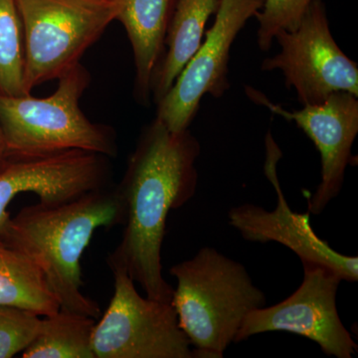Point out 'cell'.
Instances as JSON below:
<instances>
[{"label": "cell", "instance_id": "cell-10", "mask_svg": "<svg viewBox=\"0 0 358 358\" xmlns=\"http://www.w3.org/2000/svg\"><path fill=\"white\" fill-rule=\"evenodd\" d=\"M108 157L81 150L53 154L7 155L0 166V237L10 215L7 207L14 197L32 192L44 204H58L108 187Z\"/></svg>", "mask_w": 358, "mask_h": 358}, {"label": "cell", "instance_id": "cell-17", "mask_svg": "<svg viewBox=\"0 0 358 358\" xmlns=\"http://www.w3.org/2000/svg\"><path fill=\"white\" fill-rule=\"evenodd\" d=\"M30 94L25 86L22 23L16 0H0V96Z\"/></svg>", "mask_w": 358, "mask_h": 358}, {"label": "cell", "instance_id": "cell-9", "mask_svg": "<svg viewBox=\"0 0 358 358\" xmlns=\"http://www.w3.org/2000/svg\"><path fill=\"white\" fill-rule=\"evenodd\" d=\"M264 0H220L215 20L199 50L157 103L155 117L171 131L189 128L205 95L221 98L229 90L230 49L238 33L263 7Z\"/></svg>", "mask_w": 358, "mask_h": 358}, {"label": "cell", "instance_id": "cell-18", "mask_svg": "<svg viewBox=\"0 0 358 358\" xmlns=\"http://www.w3.org/2000/svg\"><path fill=\"white\" fill-rule=\"evenodd\" d=\"M313 0H264L263 7L256 13L259 27L257 43L261 51L270 50L275 34L294 32L300 25Z\"/></svg>", "mask_w": 358, "mask_h": 358}, {"label": "cell", "instance_id": "cell-8", "mask_svg": "<svg viewBox=\"0 0 358 358\" xmlns=\"http://www.w3.org/2000/svg\"><path fill=\"white\" fill-rule=\"evenodd\" d=\"M301 286L286 300L252 310L245 317L234 343L270 331H286L310 339L324 355L352 358L357 343L343 326L336 307L341 275L322 264L303 262Z\"/></svg>", "mask_w": 358, "mask_h": 358}, {"label": "cell", "instance_id": "cell-12", "mask_svg": "<svg viewBox=\"0 0 358 358\" xmlns=\"http://www.w3.org/2000/svg\"><path fill=\"white\" fill-rule=\"evenodd\" d=\"M246 93L273 114L296 122L315 143L320 155L322 178L308 200V211L315 215L322 213L341 193L346 169L353 159L352 145L358 134V96L338 92L317 105L288 110L275 105L255 89L247 87Z\"/></svg>", "mask_w": 358, "mask_h": 358}, {"label": "cell", "instance_id": "cell-4", "mask_svg": "<svg viewBox=\"0 0 358 358\" xmlns=\"http://www.w3.org/2000/svg\"><path fill=\"white\" fill-rule=\"evenodd\" d=\"M58 80L57 89L47 98L0 96V129L7 155L81 150L115 157L114 129L90 121L80 109V100L91 83L88 70L79 63Z\"/></svg>", "mask_w": 358, "mask_h": 358}, {"label": "cell", "instance_id": "cell-19", "mask_svg": "<svg viewBox=\"0 0 358 358\" xmlns=\"http://www.w3.org/2000/svg\"><path fill=\"white\" fill-rule=\"evenodd\" d=\"M41 320L31 310L0 306V358L24 352L38 334Z\"/></svg>", "mask_w": 358, "mask_h": 358}, {"label": "cell", "instance_id": "cell-3", "mask_svg": "<svg viewBox=\"0 0 358 358\" xmlns=\"http://www.w3.org/2000/svg\"><path fill=\"white\" fill-rule=\"evenodd\" d=\"M169 272L176 279L173 305L179 327L194 348V357H223L245 317L267 303L245 266L211 247Z\"/></svg>", "mask_w": 358, "mask_h": 358}, {"label": "cell", "instance_id": "cell-2", "mask_svg": "<svg viewBox=\"0 0 358 358\" xmlns=\"http://www.w3.org/2000/svg\"><path fill=\"white\" fill-rule=\"evenodd\" d=\"M124 217L117 187H106L62 203L24 207L9 219L0 239L38 267L61 310L96 320L100 307L82 292L80 262L95 231L122 225Z\"/></svg>", "mask_w": 358, "mask_h": 358}, {"label": "cell", "instance_id": "cell-11", "mask_svg": "<svg viewBox=\"0 0 358 358\" xmlns=\"http://www.w3.org/2000/svg\"><path fill=\"white\" fill-rule=\"evenodd\" d=\"M282 155L272 134L268 133L265 174L277 192V207L274 210H266L252 203L233 207L228 213L230 225L239 231L247 241L261 244L275 242L284 245L298 255L301 263L322 264L334 268L343 281L357 282V257L345 256L331 248L313 231L310 212L296 213L289 206L277 174V164Z\"/></svg>", "mask_w": 358, "mask_h": 358}, {"label": "cell", "instance_id": "cell-15", "mask_svg": "<svg viewBox=\"0 0 358 358\" xmlns=\"http://www.w3.org/2000/svg\"><path fill=\"white\" fill-rule=\"evenodd\" d=\"M0 306H13L53 315L60 305L43 274L30 259L0 239Z\"/></svg>", "mask_w": 358, "mask_h": 358}, {"label": "cell", "instance_id": "cell-14", "mask_svg": "<svg viewBox=\"0 0 358 358\" xmlns=\"http://www.w3.org/2000/svg\"><path fill=\"white\" fill-rule=\"evenodd\" d=\"M220 0H176L164 52L152 76V98L157 103L171 88L203 41L205 26Z\"/></svg>", "mask_w": 358, "mask_h": 358}, {"label": "cell", "instance_id": "cell-6", "mask_svg": "<svg viewBox=\"0 0 358 358\" xmlns=\"http://www.w3.org/2000/svg\"><path fill=\"white\" fill-rule=\"evenodd\" d=\"M114 294L94 327L95 358H193L173 303L141 296L126 268L108 264Z\"/></svg>", "mask_w": 358, "mask_h": 358}, {"label": "cell", "instance_id": "cell-5", "mask_svg": "<svg viewBox=\"0 0 358 358\" xmlns=\"http://www.w3.org/2000/svg\"><path fill=\"white\" fill-rule=\"evenodd\" d=\"M22 23L25 86L59 79L115 20L120 0H16Z\"/></svg>", "mask_w": 358, "mask_h": 358}, {"label": "cell", "instance_id": "cell-7", "mask_svg": "<svg viewBox=\"0 0 358 358\" xmlns=\"http://www.w3.org/2000/svg\"><path fill=\"white\" fill-rule=\"evenodd\" d=\"M275 39L281 51L266 58L261 70L282 71L301 105H317L338 92L358 96L357 64L334 39L322 0H313L294 32L281 30Z\"/></svg>", "mask_w": 358, "mask_h": 358}, {"label": "cell", "instance_id": "cell-16", "mask_svg": "<svg viewBox=\"0 0 358 358\" xmlns=\"http://www.w3.org/2000/svg\"><path fill=\"white\" fill-rule=\"evenodd\" d=\"M96 320L59 310L44 317L39 333L22 352L23 358H95L92 336Z\"/></svg>", "mask_w": 358, "mask_h": 358}, {"label": "cell", "instance_id": "cell-13", "mask_svg": "<svg viewBox=\"0 0 358 358\" xmlns=\"http://www.w3.org/2000/svg\"><path fill=\"white\" fill-rule=\"evenodd\" d=\"M176 0H120L115 20L124 25L133 48L134 96L148 106L152 76L164 55V40Z\"/></svg>", "mask_w": 358, "mask_h": 358}, {"label": "cell", "instance_id": "cell-20", "mask_svg": "<svg viewBox=\"0 0 358 358\" xmlns=\"http://www.w3.org/2000/svg\"><path fill=\"white\" fill-rule=\"evenodd\" d=\"M7 157V148L6 141H4L3 134H2L1 129H0V166L3 164L4 160Z\"/></svg>", "mask_w": 358, "mask_h": 358}, {"label": "cell", "instance_id": "cell-1", "mask_svg": "<svg viewBox=\"0 0 358 358\" xmlns=\"http://www.w3.org/2000/svg\"><path fill=\"white\" fill-rule=\"evenodd\" d=\"M201 148L189 129L171 131L155 117L141 131L117 192L124 205L121 242L108 264L126 268L147 296L173 303V288L162 274L167 215L196 192Z\"/></svg>", "mask_w": 358, "mask_h": 358}]
</instances>
